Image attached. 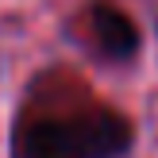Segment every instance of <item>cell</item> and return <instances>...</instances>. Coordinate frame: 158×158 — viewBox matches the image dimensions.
I'll list each match as a JSON object with an SVG mask.
<instances>
[{
  "mask_svg": "<svg viewBox=\"0 0 158 158\" xmlns=\"http://www.w3.org/2000/svg\"><path fill=\"white\" fill-rule=\"evenodd\" d=\"M135 127L112 104L62 112H23L12 135V158H127Z\"/></svg>",
  "mask_w": 158,
  "mask_h": 158,
  "instance_id": "obj_1",
  "label": "cell"
},
{
  "mask_svg": "<svg viewBox=\"0 0 158 158\" xmlns=\"http://www.w3.org/2000/svg\"><path fill=\"white\" fill-rule=\"evenodd\" d=\"M89 31H93V46L108 62H131L139 54V27L116 4H93L89 8Z\"/></svg>",
  "mask_w": 158,
  "mask_h": 158,
  "instance_id": "obj_2",
  "label": "cell"
}]
</instances>
